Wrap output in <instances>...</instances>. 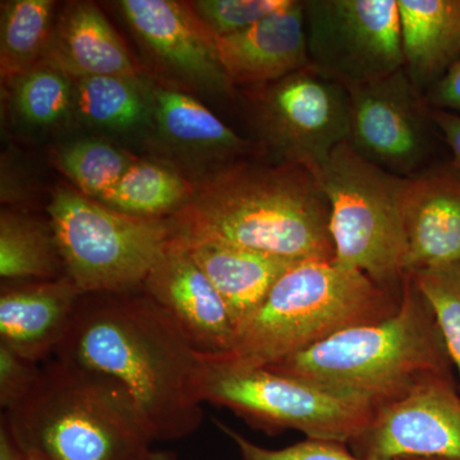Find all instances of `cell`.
Segmentation results:
<instances>
[{"instance_id": "37", "label": "cell", "mask_w": 460, "mask_h": 460, "mask_svg": "<svg viewBox=\"0 0 460 460\" xmlns=\"http://www.w3.org/2000/svg\"><path fill=\"white\" fill-rule=\"evenodd\" d=\"M25 460H41V459L35 458V456H26Z\"/></svg>"}, {"instance_id": "35", "label": "cell", "mask_w": 460, "mask_h": 460, "mask_svg": "<svg viewBox=\"0 0 460 460\" xmlns=\"http://www.w3.org/2000/svg\"><path fill=\"white\" fill-rule=\"evenodd\" d=\"M146 460H178L177 456L169 452H151Z\"/></svg>"}, {"instance_id": "18", "label": "cell", "mask_w": 460, "mask_h": 460, "mask_svg": "<svg viewBox=\"0 0 460 460\" xmlns=\"http://www.w3.org/2000/svg\"><path fill=\"white\" fill-rule=\"evenodd\" d=\"M42 62L74 80L93 75L137 78L122 39L89 2L71 3L60 13Z\"/></svg>"}, {"instance_id": "27", "label": "cell", "mask_w": 460, "mask_h": 460, "mask_svg": "<svg viewBox=\"0 0 460 460\" xmlns=\"http://www.w3.org/2000/svg\"><path fill=\"white\" fill-rule=\"evenodd\" d=\"M12 84L14 109L31 126H53L65 119L75 104L74 78L45 62Z\"/></svg>"}, {"instance_id": "9", "label": "cell", "mask_w": 460, "mask_h": 460, "mask_svg": "<svg viewBox=\"0 0 460 460\" xmlns=\"http://www.w3.org/2000/svg\"><path fill=\"white\" fill-rule=\"evenodd\" d=\"M251 117L281 164L316 172L349 136V93L313 66L252 87Z\"/></svg>"}, {"instance_id": "5", "label": "cell", "mask_w": 460, "mask_h": 460, "mask_svg": "<svg viewBox=\"0 0 460 460\" xmlns=\"http://www.w3.org/2000/svg\"><path fill=\"white\" fill-rule=\"evenodd\" d=\"M401 293L365 272L325 260L296 261L238 330L233 361L269 366L302 352L341 330L396 313Z\"/></svg>"}, {"instance_id": "1", "label": "cell", "mask_w": 460, "mask_h": 460, "mask_svg": "<svg viewBox=\"0 0 460 460\" xmlns=\"http://www.w3.org/2000/svg\"><path fill=\"white\" fill-rule=\"evenodd\" d=\"M54 356L123 390L153 441L181 440L201 426L199 354L142 287L81 296Z\"/></svg>"}, {"instance_id": "24", "label": "cell", "mask_w": 460, "mask_h": 460, "mask_svg": "<svg viewBox=\"0 0 460 460\" xmlns=\"http://www.w3.org/2000/svg\"><path fill=\"white\" fill-rule=\"evenodd\" d=\"M51 0L3 3L0 25V75L12 84L42 62L54 25Z\"/></svg>"}, {"instance_id": "36", "label": "cell", "mask_w": 460, "mask_h": 460, "mask_svg": "<svg viewBox=\"0 0 460 460\" xmlns=\"http://www.w3.org/2000/svg\"><path fill=\"white\" fill-rule=\"evenodd\" d=\"M396 460H456V459L435 458V456H404V458H399Z\"/></svg>"}, {"instance_id": "2", "label": "cell", "mask_w": 460, "mask_h": 460, "mask_svg": "<svg viewBox=\"0 0 460 460\" xmlns=\"http://www.w3.org/2000/svg\"><path fill=\"white\" fill-rule=\"evenodd\" d=\"M166 222L172 238L211 239L292 260H335L328 199L304 166H224Z\"/></svg>"}, {"instance_id": "11", "label": "cell", "mask_w": 460, "mask_h": 460, "mask_svg": "<svg viewBox=\"0 0 460 460\" xmlns=\"http://www.w3.org/2000/svg\"><path fill=\"white\" fill-rule=\"evenodd\" d=\"M350 147L370 162L402 178L435 166L436 136L431 107L404 68L374 83L348 89Z\"/></svg>"}, {"instance_id": "22", "label": "cell", "mask_w": 460, "mask_h": 460, "mask_svg": "<svg viewBox=\"0 0 460 460\" xmlns=\"http://www.w3.org/2000/svg\"><path fill=\"white\" fill-rule=\"evenodd\" d=\"M0 277L3 283L56 280L66 277L50 222L2 211Z\"/></svg>"}, {"instance_id": "21", "label": "cell", "mask_w": 460, "mask_h": 460, "mask_svg": "<svg viewBox=\"0 0 460 460\" xmlns=\"http://www.w3.org/2000/svg\"><path fill=\"white\" fill-rule=\"evenodd\" d=\"M160 132L180 146L219 157L242 155L250 145L198 100L174 89L156 87L151 93Z\"/></svg>"}, {"instance_id": "26", "label": "cell", "mask_w": 460, "mask_h": 460, "mask_svg": "<svg viewBox=\"0 0 460 460\" xmlns=\"http://www.w3.org/2000/svg\"><path fill=\"white\" fill-rule=\"evenodd\" d=\"M56 162L81 193L100 199L113 189L136 159L109 142L81 140L58 151Z\"/></svg>"}, {"instance_id": "17", "label": "cell", "mask_w": 460, "mask_h": 460, "mask_svg": "<svg viewBox=\"0 0 460 460\" xmlns=\"http://www.w3.org/2000/svg\"><path fill=\"white\" fill-rule=\"evenodd\" d=\"M217 51L232 84L257 87L310 66L305 3L292 0L244 31L217 38Z\"/></svg>"}, {"instance_id": "20", "label": "cell", "mask_w": 460, "mask_h": 460, "mask_svg": "<svg viewBox=\"0 0 460 460\" xmlns=\"http://www.w3.org/2000/svg\"><path fill=\"white\" fill-rule=\"evenodd\" d=\"M404 71L423 96L460 59V0H398Z\"/></svg>"}, {"instance_id": "15", "label": "cell", "mask_w": 460, "mask_h": 460, "mask_svg": "<svg viewBox=\"0 0 460 460\" xmlns=\"http://www.w3.org/2000/svg\"><path fill=\"white\" fill-rule=\"evenodd\" d=\"M405 275L460 263V171L452 162L405 180Z\"/></svg>"}, {"instance_id": "23", "label": "cell", "mask_w": 460, "mask_h": 460, "mask_svg": "<svg viewBox=\"0 0 460 460\" xmlns=\"http://www.w3.org/2000/svg\"><path fill=\"white\" fill-rule=\"evenodd\" d=\"M195 189L168 166L136 159L98 201L132 217L168 219L190 201Z\"/></svg>"}, {"instance_id": "34", "label": "cell", "mask_w": 460, "mask_h": 460, "mask_svg": "<svg viewBox=\"0 0 460 460\" xmlns=\"http://www.w3.org/2000/svg\"><path fill=\"white\" fill-rule=\"evenodd\" d=\"M25 454L18 447L4 420L0 422V460H25Z\"/></svg>"}, {"instance_id": "10", "label": "cell", "mask_w": 460, "mask_h": 460, "mask_svg": "<svg viewBox=\"0 0 460 460\" xmlns=\"http://www.w3.org/2000/svg\"><path fill=\"white\" fill-rule=\"evenodd\" d=\"M310 66L345 89L404 68L398 0H305Z\"/></svg>"}, {"instance_id": "33", "label": "cell", "mask_w": 460, "mask_h": 460, "mask_svg": "<svg viewBox=\"0 0 460 460\" xmlns=\"http://www.w3.org/2000/svg\"><path fill=\"white\" fill-rule=\"evenodd\" d=\"M431 117L441 138L452 150V163L460 171V114L431 108Z\"/></svg>"}, {"instance_id": "12", "label": "cell", "mask_w": 460, "mask_h": 460, "mask_svg": "<svg viewBox=\"0 0 460 460\" xmlns=\"http://www.w3.org/2000/svg\"><path fill=\"white\" fill-rule=\"evenodd\" d=\"M349 445L363 460H460V393L456 381L434 378L380 405L367 429Z\"/></svg>"}, {"instance_id": "29", "label": "cell", "mask_w": 460, "mask_h": 460, "mask_svg": "<svg viewBox=\"0 0 460 460\" xmlns=\"http://www.w3.org/2000/svg\"><path fill=\"white\" fill-rule=\"evenodd\" d=\"M292 0H198L190 2L196 16L215 38L244 31Z\"/></svg>"}, {"instance_id": "32", "label": "cell", "mask_w": 460, "mask_h": 460, "mask_svg": "<svg viewBox=\"0 0 460 460\" xmlns=\"http://www.w3.org/2000/svg\"><path fill=\"white\" fill-rule=\"evenodd\" d=\"M429 107L460 114V59L425 95Z\"/></svg>"}, {"instance_id": "31", "label": "cell", "mask_w": 460, "mask_h": 460, "mask_svg": "<svg viewBox=\"0 0 460 460\" xmlns=\"http://www.w3.org/2000/svg\"><path fill=\"white\" fill-rule=\"evenodd\" d=\"M40 366L0 344V407L5 413L31 392L40 375Z\"/></svg>"}, {"instance_id": "28", "label": "cell", "mask_w": 460, "mask_h": 460, "mask_svg": "<svg viewBox=\"0 0 460 460\" xmlns=\"http://www.w3.org/2000/svg\"><path fill=\"white\" fill-rule=\"evenodd\" d=\"M411 277L434 311L450 359L458 372L460 393V263Z\"/></svg>"}, {"instance_id": "16", "label": "cell", "mask_w": 460, "mask_h": 460, "mask_svg": "<svg viewBox=\"0 0 460 460\" xmlns=\"http://www.w3.org/2000/svg\"><path fill=\"white\" fill-rule=\"evenodd\" d=\"M83 296L66 277L2 283L0 344L39 365L48 361L62 344Z\"/></svg>"}, {"instance_id": "4", "label": "cell", "mask_w": 460, "mask_h": 460, "mask_svg": "<svg viewBox=\"0 0 460 460\" xmlns=\"http://www.w3.org/2000/svg\"><path fill=\"white\" fill-rule=\"evenodd\" d=\"M2 420L25 456L41 460H146L154 443L123 390L53 356L31 392Z\"/></svg>"}, {"instance_id": "7", "label": "cell", "mask_w": 460, "mask_h": 460, "mask_svg": "<svg viewBox=\"0 0 460 460\" xmlns=\"http://www.w3.org/2000/svg\"><path fill=\"white\" fill-rule=\"evenodd\" d=\"M330 206L335 262L401 293L405 277V180L371 164L348 142L314 172Z\"/></svg>"}, {"instance_id": "19", "label": "cell", "mask_w": 460, "mask_h": 460, "mask_svg": "<svg viewBox=\"0 0 460 460\" xmlns=\"http://www.w3.org/2000/svg\"><path fill=\"white\" fill-rule=\"evenodd\" d=\"M175 239L186 244L226 302L237 332L265 301L275 283L301 261L211 239Z\"/></svg>"}, {"instance_id": "30", "label": "cell", "mask_w": 460, "mask_h": 460, "mask_svg": "<svg viewBox=\"0 0 460 460\" xmlns=\"http://www.w3.org/2000/svg\"><path fill=\"white\" fill-rule=\"evenodd\" d=\"M215 423L234 443L241 460H363L353 452H349L345 444L313 438L290 445L284 449H266L248 440L220 420H217Z\"/></svg>"}, {"instance_id": "14", "label": "cell", "mask_w": 460, "mask_h": 460, "mask_svg": "<svg viewBox=\"0 0 460 460\" xmlns=\"http://www.w3.org/2000/svg\"><path fill=\"white\" fill-rule=\"evenodd\" d=\"M142 289L163 308L199 357L233 352L237 332L228 307L183 242L171 238Z\"/></svg>"}, {"instance_id": "8", "label": "cell", "mask_w": 460, "mask_h": 460, "mask_svg": "<svg viewBox=\"0 0 460 460\" xmlns=\"http://www.w3.org/2000/svg\"><path fill=\"white\" fill-rule=\"evenodd\" d=\"M48 214L66 278L84 295L141 288L172 238L166 219L119 213L80 190L58 189Z\"/></svg>"}, {"instance_id": "3", "label": "cell", "mask_w": 460, "mask_h": 460, "mask_svg": "<svg viewBox=\"0 0 460 460\" xmlns=\"http://www.w3.org/2000/svg\"><path fill=\"white\" fill-rule=\"evenodd\" d=\"M268 367L376 408L426 381H456L434 311L411 275L402 280L401 305L392 316L341 330Z\"/></svg>"}, {"instance_id": "25", "label": "cell", "mask_w": 460, "mask_h": 460, "mask_svg": "<svg viewBox=\"0 0 460 460\" xmlns=\"http://www.w3.org/2000/svg\"><path fill=\"white\" fill-rule=\"evenodd\" d=\"M75 104L84 119L111 129L136 126L147 108L137 78L120 75L78 78L75 83Z\"/></svg>"}, {"instance_id": "13", "label": "cell", "mask_w": 460, "mask_h": 460, "mask_svg": "<svg viewBox=\"0 0 460 460\" xmlns=\"http://www.w3.org/2000/svg\"><path fill=\"white\" fill-rule=\"evenodd\" d=\"M119 8L148 57L178 83L211 93H229L217 38L190 2L123 0Z\"/></svg>"}, {"instance_id": "6", "label": "cell", "mask_w": 460, "mask_h": 460, "mask_svg": "<svg viewBox=\"0 0 460 460\" xmlns=\"http://www.w3.org/2000/svg\"><path fill=\"white\" fill-rule=\"evenodd\" d=\"M202 402L226 408L269 434L296 429L313 440L349 445L374 419L372 402L228 357H199Z\"/></svg>"}]
</instances>
